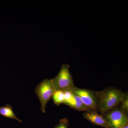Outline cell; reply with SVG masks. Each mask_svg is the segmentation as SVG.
<instances>
[{"label":"cell","instance_id":"12","mask_svg":"<svg viewBox=\"0 0 128 128\" xmlns=\"http://www.w3.org/2000/svg\"><path fill=\"white\" fill-rule=\"evenodd\" d=\"M122 104V108L125 112H128V96L124 94L122 100L121 101Z\"/></svg>","mask_w":128,"mask_h":128},{"label":"cell","instance_id":"7","mask_svg":"<svg viewBox=\"0 0 128 128\" xmlns=\"http://www.w3.org/2000/svg\"><path fill=\"white\" fill-rule=\"evenodd\" d=\"M0 114L6 118L16 120L20 122H22V120L16 116L13 112L12 107L9 104H6L4 106L0 107Z\"/></svg>","mask_w":128,"mask_h":128},{"label":"cell","instance_id":"3","mask_svg":"<svg viewBox=\"0 0 128 128\" xmlns=\"http://www.w3.org/2000/svg\"><path fill=\"white\" fill-rule=\"evenodd\" d=\"M70 68L68 65L63 64L58 74L52 79L56 90L64 92L66 90H72L75 87L70 71Z\"/></svg>","mask_w":128,"mask_h":128},{"label":"cell","instance_id":"8","mask_svg":"<svg viewBox=\"0 0 128 128\" xmlns=\"http://www.w3.org/2000/svg\"><path fill=\"white\" fill-rule=\"evenodd\" d=\"M64 104L73 108L74 104V93L72 90H66L64 91Z\"/></svg>","mask_w":128,"mask_h":128},{"label":"cell","instance_id":"2","mask_svg":"<svg viewBox=\"0 0 128 128\" xmlns=\"http://www.w3.org/2000/svg\"><path fill=\"white\" fill-rule=\"evenodd\" d=\"M56 91L52 79H44L35 88V94L39 99L41 104V111L44 113L46 112V104L52 97Z\"/></svg>","mask_w":128,"mask_h":128},{"label":"cell","instance_id":"10","mask_svg":"<svg viewBox=\"0 0 128 128\" xmlns=\"http://www.w3.org/2000/svg\"><path fill=\"white\" fill-rule=\"evenodd\" d=\"M54 103L57 106L64 103V92L61 90H56L52 96Z\"/></svg>","mask_w":128,"mask_h":128},{"label":"cell","instance_id":"6","mask_svg":"<svg viewBox=\"0 0 128 128\" xmlns=\"http://www.w3.org/2000/svg\"><path fill=\"white\" fill-rule=\"evenodd\" d=\"M83 116L86 119L95 125L105 128H110L105 118L96 112H86L83 114Z\"/></svg>","mask_w":128,"mask_h":128},{"label":"cell","instance_id":"9","mask_svg":"<svg viewBox=\"0 0 128 128\" xmlns=\"http://www.w3.org/2000/svg\"><path fill=\"white\" fill-rule=\"evenodd\" d=\"M74 104L72 108L75 110L81 111H89L86 105L82 102V100L79 96L74 93Z\"/></svg>","mask_w":128,"mask_h":128},{"label":"cell","instance_id":"11","mask_svg":"<svg viewBox=\"0 0 128 128\" xmlns=\"http://www.w3.org/2000/svg\"><path fill=\"white\" fill-rule=\"evenodd\" d=\"M68 121L66 118H63L60 120L59 123L54 128H68Z\"/></svg>","mask_w":128,"mask_h":128},{"label":"cell","instance_id":"4","mask_svg":"<svg viewBox=\"0 0 128 128\" xmlns=\"http://www.w3.org/2000/svg\"><path fill=\"white\" fill-rule=\"evenodd\" d=\"M104 118L110 128H121L128 124V117L122 108L111 111Z\"/></svg>","mask_w":128,"mask_h":128},{"label":"cell","instance_id":"13","mask_svg":"<svg viewBox=\"0 0 128 128\" xmlns=\"http://www.w3.org/2000/svg\"><path fill=\"white\" fill-rule=\"evenodd\" d=\"M121 128H128V124H126L125 126H123Z\"/></svg>","mask_w":128,"mask_h":128},{"label":"cell","instance_id":"5","mask_svg":"<svg viewBox=\"0 0 128 128\" xmlns=\"http://www.w3.org/2000/svg\"><path fill=\"white\" fill-rule=\"evenodd\" d=\"M72 91L80 96L83 103L90 111L96 112L98 108L97 99L95 92L86 89L74 88Z\"/></svg>","mask_w":128,"mask_h":128},{"label":"cell","instance_id":"1","mask_svg":"<svg viewBox=\"0 0 128 128\" xmlns=\"http://www.w3.org/2000/svg\"><path fill=\"white\" fill-rule=\"evenodd\" d=\"M98 108L102 112L111 110L121 102L124 94L120 90L109 88L102 91L95 92Z\"/></svg>","mask_w":128,"mask_h":128}]
</instances>
